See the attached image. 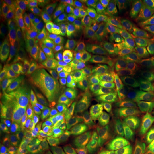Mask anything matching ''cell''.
<instances>
[{"label":"cell","instance_id":"cell-15","mask_svg":"<svg viewBox=\"0 0 154 154\" xmlns=\"http://www.w3.org/2000/svg\"><path fill=\"white\" fill-rule=\"evenodd\" d=\"M38 26L24 23L22 28L14 41L4 47L7 53H11L14 50L19 51L26 48L34 47L37 44Z\"/></svg>","mask_w":154,"mask_h":154},{"label":"cell","instance_id":"cell-11","mask_svg":"<svg viewBox=\"0 0 154 154\" xmlns=\"http://www.w3.org/2000/svg\"><path fill=\"white\" fill-rule=\"evenodd\" d=\"M119 82L114 69L111 66L101 82L96 84L90 95L93 101L99 105V108L104 107L108 101L118 94Z\"/></svg>","mask_w":154,"mask_h":154},{"label":"cell","instance_id":"cell-39","mask_svg":"<svg viewBox=\"0 0 154 154\" xmlns=\"http://www.w3.org/2000/svg\"><path fill=\"white\" fill-rule=\"evenodd\" d=\"M102 51H101L96 44L92 42H88L84 54V60L86 66L99 57Z\"/></svg>","mask_w":154,"mask_h":154},{"label":"cell","instance_id":"cell-8","mask_svg":"<svg viewBox=\"0 0 154 154\" xmlns=\"http://www.w3.org/2000/svg\"><path fill=\"white\" fill-rule=\"evenodd\" d=\"M142 11L143 7L141 5H134L121 9L113 17L109 26L112 27L127 42Z\"/></svg>","mask_w":154,"mask_h":154},{"label":"cell","instance_id":"cell-40","mask_svg":"<svg viewBox=\"0 0 154 154\" xmlns=\"http://www.w3.org/2000/svg\"><path fill=\"white\" fill-rule=\"evenodd\" d=\"M110 154H144V152L134 146H119L118 149Z\"/></svg>","mask_w":154,"mask_h":154},{"label":"cell","instance_id":"cell-14","mask_svg":"<svg viewBox=\"0 0 154 154\" xmlns=\"http://www.w3.org/2000/svg\"><path fill=\"white\" fill-rule=\"evenodd\" d=\"M24 127L1 123L0 146L5 154L13 153L20 143Z\"/></svg>","mask_w":154,"mask_h":154},{"label":"cell","instance_id":"cell-20","mask_svg":"<svg viewBox=\"0 0 154 154\" xmlns=\"http://www.w3.org/2000/svg\"><path fill=\"white\" fill-rule=\"evenodd\" d=\"M101 39L107 52L113 59L128 51L127 42L109 25L106 28Z\"/></svg>","mask_w":154,"mask_h":154},{"label":"cell","instance_id":"cell-1","mask_svg":"<svg viewBox=\"0 0 154 154\" xmlns=\"http://www.w3.org/2000/svg\"><path fill=\"white\" fill-rule=\"evenodd\" d=\"M66 140L65 131L60 120L51 116L49 124L42 131L32 154L59 153Z\"/></svg>","mask_w":154,"mask_h":154},{"label":"cell","instance_id":"cell-25","mask_svg":"<svg viewBox=\"0 0 154 154\" xmlns=\"http://www.w3.org/2000/svg\"><path fill=\"white\" fill-rule=\"evenodd\" d=\"M128 82L143 88L149 86L151 84L149 66L142 61H138L133 58L131 69L128 74Z\"/></svg>","mask_w":154,"mask_h":154},{"label":"cell","instance_id":"cell-35","mask_svg":"<svg viewBox=\"0 0 154 154\" xmlns=\"http://www.w3.org/2000/svg\"><path fill=\"white\" fill-rule=\"evenodd\" d=\"M144 90L145 89L141 86L131 84H126L123 82V81H119V82L118 94L133 102L136 101L141 95Z\"/></svg>","mask_w":154,"mask_h":154},{"label":"cell","instance_id":"cell-41","mask_svg":"<svg viewBox=\"0 0 154 154\" xmlns=\"http://www.w3.org/2000/svg\"><path fill=\"white\" fill-rule=\"evenodd\" d=\"M141 61L149 66L150 74H151V84L149 86L154 88V57L146 58L142 59Z\"/></svg>","mask_w":154,"mask_h":154},{"label":"cell","instance_id":"cell-34","mask_svg":"<svg viewBox=\"0 0 154 154\" xmlns=\"http://www.w3.org/2000/svg\"><path fill=\"white\" fill-rule=\"evenodd\" d=\"M154 125V110L138 113L136 118L132 121L134 132L139 133L148 129Z\"/></svg>","mask_w":154,"mask_h":154},{"label":"cell","instance_id":"cell-5","mask_svg":"<svg viewBox=\"0 0 154 154\" xmlns=\"http://www.w3.org/2000/svg\"><path fill=\"white\" fill-rule=\"evenodd\" d=\"M101 118L119 146H134V131L132 123L113 116L105 107L99 108Z\"/></svg>","mask_w":154,"mask_h":154},{"label":"cell","instance_id":"cell-30","mask_svg":"<svg viewBox=\"0 0 154 154\" xmlns=\"http://www.w3.org/2000/svg\"><path fill=\"white\" fill-rule=\"evenodd\" d=\"M73 44L76 51L78 70L82 71L86 68V65L84 60V54L85 52L86 46L88 44L86 36L79 31H75L71 34Z\"/></svg>","mask_w":154,"mask_h":154},{"label":"cell","instance_id":"cell-16","mask_svg":"<svg viewBox=\"0 0 154 154\" xmlns=\"http://www.w3.org/2000/svg\"><path fill=\"white\" fill-rule=\"evenodd\" d=\"M61 59L64 69L71 74H74L78 70L77 59L74 44L71 36L63 31L59 35L58 39Z\"/></svg>","mask_w":154,"mask_h":154},{"label":"cell","instance_id":"cell-6","mask_svg":"<svg viewBox=\"0 0 154 154\" xmlns=\"http://www.w3.org/2000/svg\"><path fill=\"white\" fill-rule=\"evenodd\" d=\"M20 93L26 112L34 114L36 105L42 96L41 72L39 70L23 75Z\"/></svg>","mask_w":154,"mask_h":154},{"label":"cell","instance_id":"cell-38","mask_svg":"<svg viewBox=\"0 0 154 154\" xmlns=\"http://www.w3.org/2000/svg\"><path fill=\"white\" fill-rule=\"evenodd\" d=\"M135 54L136 57L141 59L154 57V35L137 48Z\"/></svg>","mask_w":154,"mask_h":154},{"label":"cell","instance_id":"cell-24","mask_svg":"<svg viewBox=\"0 0 154 154\" xmlns=\"http://www.w3.org/2000/svg\"><path fill=\"white\" fill-rule=\"evenodd\" d=\"M18 79L16 66L7 59H3L1 64L0 88L2 96H8L12 91Z\"/></svg>","mask_w":154,"mask_h":154},{"label":"cell","instance_id":"cell-29","mask_svg":"<svg viewBox=\"0 0 154 154\" xmlns=\"http://www.w3.org/2000/svg\"><path fill=\"white\" fill-rule=\"evenodd\" d=\"M72 5V20L86 17H93L95 12L94 1L90 0H72L69 1Z\"/></svg>","mask_w":154,"mask_h":154},{"label":"cell","instance_id":"cell-42","mask_svg":"<svg viewBox=\"0 0 154 154\" xmlns=\"http://www.w3.org/2000/svg\"><path fill=\"white\" fill-rule=\"evenodd\" d=\"M59 154H74V153L72 151V150L67 149V148H63V149L61 150Z\"/></svg>","mask_w":154,"mask_h":154},{"label":"cell","instance_id":"cell-7","mask_svg":"<svg viewBox=\"0 0 154 154\" xmlns=\"http://www.w3.org/2000/svg\"><path fill=\"white\" fill-rule=\"evenodd\" d=\"M77 139L86 149H96L99 134V118L93 109H89L74 130Z\"/></svg>","mask_w":154,"mask_h":154},{"label":"cell","instance_id":"cell-26","mask_svg":"<svg viewBox=\"0 0 154 154\" xmlns=\"http://www.w3.org/2000/svg\"><path fill=\"white\" fill-rule=\"evenodd\" d=\"M22 15L24 23L38 26L41 17L38 14L36 2L24 0H11L9 1Z\"/></svg>","mask_w":154,"mask_h":154},{"label":"cell","instance_id":"cell-18","mask_svg":"<svg viewBox=\"0 0 154 154\" xmlns=\"http://www.w3.org/2000/svg\"><path fill=\"white\" fill-rule=\"evenodd\" d=\"M42 131L41 124L36 116L26 112L24 137L17 151V154H25L34 142L38 139Z\"/></svg>","mask_w":154,"mask_h":154},{"label":"cell","instance_id":"cell-33","mask_svg":"<svg viewBox=\"0 0 154 154\" xmlns=\"http://www.w3.org/2000/svg\"><path fill=\"white\" fill-rule=\"evenodd\" d=\"M133 103L138 113L154 110V91L146 88Z\"/></svg>","mask_w":154,"mask_h":154},{"label":"cell","instance_id":"cell-32","mask_svg":"<svg viewBox=\"0 0 154 154\" xmlns=\"http://www.w3.org/2000/svg\"><path fill=\"white\" fill-rule=\"evenodd\" d=\"M133 57L128 54H124L115 59L114 67L116 73L125 83H128V74L131 69Z\"/></svg>","mask_w":154,"mask_h":154},{"label":"cell","instance_id":"cell-46","mask_svg":"<svg viewBox=\"0 0 154 154\" xmlns=\"http://www.w3.org/2000/svg\"><path fill=\"white\" fill-rule=\"evenodd\" d=\"M144 154H154V153H144Z\"/></svg>","mask_w":154,"mask_h":154},{"label":"cell","instance_id":"cell-21","mask_svg":"<svg viewBox=\"0 0 154 154\" xmlns=\"http://www.w3.org/2000/svg\"><path fill=\"white\" fill-rule=\"evenodd\" d=\"M22 96L19 94H15L11 98L8 105L6 108L3 118L1 119V123L4 124H14L17 126L24 127V109Z\"/></svg>","mask_w":154,"mask_h":154},{"label":"cell","instance_id":"cell-17","mask_svg":"<svg viewBox=\"0 0 154 154\" xmlns=\"http://www.w3.org/2000/svg\"><path fill=\"white\" fill-rule=\"evenodd\" d=\"M154 35V7H151L140 21L131 38L132 47L137 49Z\"/></svg>","mask_w":154,"mask_h":154},{"label":"cell","instance_id":"cell-45","mask_svg":"<svg viewBox=\"0 0 154 154\" xmlns=\"http://www.w3.org/2000/svg\"><path fill=\"white\" fill-rule=\"evenodd\" d=\"M151 3V5L153 6V7H154V1H152Z\"/></svg>","mask_w":154,"mask_h":154},{"label":"cell","instance_id":"cell-13","mask_svg":"<svg viewBox=\"0 0 154 154\" xmlns=\"http://www.w3.org/2000/svg\"><path fill=\"white\" fill-rule=\"evenodd\" d=\"M104 107L113 116L131 123L138 113L134 103L119 94L108 101Z\"/></svg>","mask_w":154,"mask_h":154},{"label":"cell","instance_id":"cell-4","mask_svg":"<svg viewBox=\"0 0 154 154\" xmlns=\"http://www.w3.org/2000/svg\"><path fill=\"white\" fill-rule=\"evenodd\" d=\"M63 110L65 125L69 130L74 131L77 124L89 109V99L88 96H67L60 94Z\"/></svg>","mask_w":154,"mask_h":154},{"label":"cell","instance_id":"cell-31","mask_svg":"<svg viewBox=\"0 0 154 154\" xmlns=\"http://www.w3.org/2000/svg\"><path fill=\"white\" fill-rule=\"evenodd\" d=\"M95 12L102 18L111 17L115 11L121 10L124 5L123 1H111V0H98L94 1Z\"/></svg>","mask_w":154,"mask_h":154},{"label":"cell","instance_id":"cell-28","mask_svg":"<svg viewBox=\"0 0 154 154\" xmlns=\"http://www.w3.org/2000/svg\"><path fill=\"white\" fill-rule=\"evenodd\" d=\"M111 66L109 57L103 51H102L101 54L87 66L95 81V83L98 84L106 74Z\"/></svg>","mask_w":154,"mask_h":154},{"label":"cell","instance_id":"cell-2","mask_svg":"<svg viewBox=\"0 0 154 154\" xmlns=\"http://www.w3.org/2000/svg\"><path fill=\"white\" fill-rule=\"evenodd\" d=\"M40 17H46L57 25L61 32L72 20V5L69 1L43 0L36 2Z\"/></svg>","mask_w":154,"mask_h":154},{"label":"cell","instance_id":"cell-43","mask_svg":"<svg viewBox=\"0 0 154 154\" xmlns=\"http://www.w3.org/2000/svg\"><path fill=\"white\" fill-rule=\"evenodd\" d=\"M6 111V108H5V105L4 103H1V111H0V119H2L3 118V116L5 114Z\"/></svg>","mask_w":154,"mask_h":154},{"label":"cell","instance_id":"cell-37","mask_svg":"<svg viewBox=\"0 0 154 154\" xmlns=\"http://www.w3.org/2000/svg\"><path fill=\"white\" fill-rule=\"evenodd\" d=\"M34 115L36 116V117L41 124L42 131H43L49 124L51 117L49 106H48L45 99L44 98L43 94H42V97L40 98L37 105H36Z\"/></svg>","mask_w":154,"mask_h":154},{"label":"cell","instance_id":"cell-36","mask_svg":"<svg viewBox=\"0 0 154 154\" xmlns=\"http://www.w3.org/2000/svg\"><path fill=\"white\" fill-rule=\"evenodd\" d=\"M136 143L146 153H154V128H149L138 133Z\"/></svg>","mask_w":154,"mask_h":154},{"label":"cell","instance_id":"cell-44","mask_svg":"<svg viewBox=\"0 0 154 154\" xmlns=\"http://www.w3.org/2000/svg\"><path fill=\"white\" fill-rule=\"evenodd\" d=\"M80 154H88V153H86V152H84V151H82V153H81Z\"/></svg>","mask_w":154,"mask_h":154},{"label":"cell","instance_id":"cell-3","mask_svg":"<svg viewBox=\"0 0 154 154\" xmlns=\"http://www.w3.org/2000/svg\"><path fill=\"white\" fill-rule=\"evenodd\" d=\"M96 85L87 66L84 70H77L74 74H71L65 69L63 85L59 94L64 93L67 96H88L91 95Z\"/></svg>","mask_w":154,"mask_h":154},{"label":"cell","instance_id":"cell-19","mask_svg":"<svg viewBox=\"0 0 154 154\" xmlns=\"http://www.w3.org/2000/svg\"><path fill=\"white\" fill-rule=\"evenodd\" d=\"M19 63L23 75L42 69L44 63L39 50L36 46L20 50L19 53Z\"/></svg>","mask_w":154,"mask_h":154},{"label":"cell","instance_id":"cell-12","mask_svg":"<svg viewBox=\"0 0 154 154\" xmlns=\"http://www.w3.org/2000/svg\"><path fill=\"white\" fill-rule=\"evenodd\" d=\"M24 24L22 15L9 2H7L4 18V47L11 43L20 32Z\"/></svg>","mask_w":154,"mask_h":154},{"label":"cell","instance_id":"cell-22","mask_svg":"<svg viewBox=\"0 0 154 154\" xmlns=\"http://www.w3.org/2000/svg\"><path fill=\"white\" fill-rule=\"evenodd\" d=\"M116 141L101 117L99 118V134L96 154H110L118 149Z\"/></svg>","mask_w":154,"mask_h":154},{"label":"cell","instance_id":"cell-27","mask_svg":"<svg viewBox=\"0 0 154 154\" xmlns=\"http://www.w3.org/2000/svg\"><path fill=\"white\" fill-rule=\"evenodd\" d=\"M61 33V32L59 29L57 25L46 17H42L38 25L36 45H45L57 40V36Z\"/></svg>","mask_w":154,"mask_h":154},{"label":"cell","instance_id":"cell-10","mask_svg":"<svg viewBox=\"0 0 154 154\" xmlns=\"http://www.w3.org/2000/svg\"><path fill=\"white\" fill-rule=\"evenodd\" d=\"M41 80L42 94L47 101L51 116L59 119L61 113L59 90L52 72L44 65L41 69Z\"/></svg>","mask_w":154,"mask_h":154},{"label":"cell","instance_id":"cell-9","mask_svg":"<svg viewBox=\"0 0 154 154\" xmlns=\"http://www.w3.org/2000/svg\"><path fill=\"white\" fill-rule=\"evenodd\" d=\"M41 54L44 65L52 72L60 91L63 85L65 69L61 61L59 50L58 40L50 42L45 45H36Z\"/></svg>","mask_w":154,"mask_h":154},{"label":"cell","instance_id":"cell-23","mask_svg":"<svg viewBox=\"0 0 154 154\" xmlns=\"http://www.w3.org/2000/svg\"><path fill=\"white\" fill-rule=\"evenodd\" d=\"M73 24L86 37L94 39L102 38L103 32L106 28L103 23L97 20L94 17L74 19L73 20Z\"/></svg>","mask_w":154,"mask_h":154}]
</instances>
